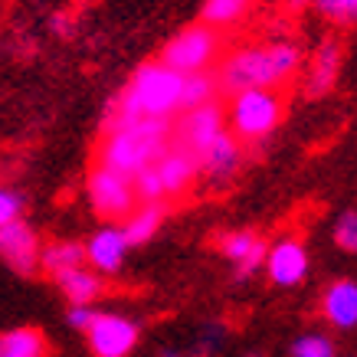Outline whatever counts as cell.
<instances>
[{"label": "cell", "mask_w": 357, "mask_h": 357, "mask_svg": "<svg viewBox=\"0 0 357 357\" xmlns=\"http://www.w3.org/2000/svg\"><path fill=\"white\" fill-rule=\"evenodd\" d=\"M305 56L302 50L289 40L279 43H249L239 46L233 53L220 56L217 63V86L220 92H239V89H279L289 86L298 69H302Z\"/></svg>", "instance_id": "obj_1"}, {"label": "cell", "mask_w": 357, "mask_h": 357, "mask_svg": "<svg viewBox=\"0 0 357 357\" xmlns=\"http://www.w3.org/2000/svg\"><path fill=\"white\" fill-rule=\"evenodd\" d=\"M181 92H184V76L174 73L171 66H164L161 59L138 66L135 76L128 79V86L121 89V96L105 112V128L138 119L171 121L181 112Z\"/></svg>", "instance_id": "obj_2"}, {"label": "cell", "mask_w": 357, "mask_h": 357, "mask_svg": "<svg viewBox=\"0 0 357 357\" xmlns=\"http://www.w3.org/2000/svg\"><path fill=\"white\" fill-rule=\"evenodd\" d=\"M167 148H171V121H125V125H115V128H105V138H102V148H98V164L125 174V177H135L138 171L151 167Z\"/></svg>", "instance_id": "obj_3"}, {"label": "cell", "mask_w": 357, "mask_h": 357, "mask_svg": "<svg viewBox=\"0 0 357 357\" xmlns=\"http://www.w3.org/2000/svg\"><path fill=\"white\" fill-rule=\"evenodd\" d=\"M227 115V131L243 144L269 138L279 128L285 115V98L279 89H239L229 96V105L223 109Z\"/></svg>", "instance_id": "obj_4"}, {"label": "cell", "mask_w": 357, "mask_h": 357, "mask_svg": "<svg viewBox=\"0 0 357 357\" xmlns=\"http://www.w3.org/2000/svg\"><path fill=\"white\" fill-rule=\"evenodd\" d=\"M223 56V36L220 30L206 26V23H194L171 36L161 50V63L171 66L174 73L190 76V73H210Z\"/></svg>", "instance_id": "obj_5"}, {"label": "cell", "mask_w": 357, "mask_h": 357, "mask_svg": "<svg viewBox=\"0 0 357 357\" xmlns=\"http://www.w3.org/2000/svg\"><path fill=\"white\" fill-rule=\"evenodd\" d=\"M89 204L102 220H125L138 206L131 177L96 164L89 174Z\"/></svg>", "instance_id": "obj_6"}, {"label": "cell", "mask_w": 357, "mask_h": 357, "mask_svg": "<svg viewBox=\"0 0 357 357\" xmlns=\"http://www.w3.org/2000/svg\"><path fill=\"white\" fill-rule=\"evenodd\" d=\"M82 335H86L89 351L96 357H128L135 351V344H138L141 331L131 318L96 312V318L89 321V328Z\"/></svg>", "instance_id": "obj_7"}, {"label": "cell", "mask_w": 357, "mask_h": 357, "mask_svg": "<svg viewBox=\"0 0 357 357\" xmlns=\"http://www.w3.org/2000/svg\"><path fill=\"white\" fill-rule=\"evenodd\" d=\"M223 128H227L223 105L220 102H206V105H197V109L184 112V119L171 128V138L177 148H184V151H190L197 158Z\"/></svg>", "instance_id": "obj_8"}, {"label": "cell", "mask_w": 357, "mask_h": 357, "mask_svg": "<svg viewBox=\"0 0 357 357\" xmlns=\"http://www.w3.org/2000/svg\"><path fill=\"white\" fill-rule=\"evenodd\" d=\"M40 249H43V243L23 217L0 227V259L17 275H36L40 272Z\"/></svg>", "instance_id": "obj_9"}, {"label": "cell", "mask_w": 357, "mask_h": 357, "mask_svg": "<svg viewBox=\"0 0 357 357\" xmlns=\"http://www.w3.org/2000/svg\"><path fill=\"white\" fill-rule=\"evenodd\" d=\"M239 164H243V141H236L227 128L197 154V171H200V177L213 181V184H223L229 177H236Z\"/></svg>", "instance_id": "obj_10"}, {"label": "cell", "mask_w": 357, "mask_h": 357, "mask_svg": "<svg viewBox=\"0 0 357 357\" xmlns=\"http://www.w3.org/2000/svg\"><path fill=\"white\" fill-rule=\"evenodd\" d=\"M266 269H269V279L275 285H282V289L298 285L308 275V249H305V243L295 236L279 239L266 252Z\"/></svg>", "instance_id": "obj_11"}, {"label": "cell", "mask_w": 357, "mask_h": 357, "mask_svg": "<svg viewBox=\"0 0 357 357\" xmlns=\"http://www.w3.org/2000/svg\"><path fill=\"white\" fill-rule=\"evenodd\" d=\"M220 252L229 259L236 279H249L252 272L262 269L269 246H266V239H262L259 233H252V229H233L227 236H220Z\"/></svg>", "instance_id": "obj_12"}, {"label": "cell", "mask_w": 357, "mask_h": 357, "mask_svg": "<svg viewBox=\"0 0 357 357\" xmlns=\"http://www.w3.org/2000/svg\"><path fill=\"white\" fill-rule=\"evenodd\" d=\"M154 171H158V177H161V190L164 197H184L190 187H194V181L200 177V171H197V158L190 151H184V148H177L171 141V148L154 161Z\"/></svg>", "instance_id": "obj_13"}, {"label": "cell", "mask_w": 357, "mask_h": 357, "mask_svg": "<svg viewBox=\"0 0 357 357\" xmlns=\"http://www.w3.org/2000/svg\"><path fill=\"white\" fill-rule=\"evenodd\" d=\"M86 262L98 275H112L125 266V256H128V239L121 233V227H102L92 233L86 246Z\"/></svg>", "instance_id": "obj_14"}, {"label": "cell", "mask_w": 357, "mask_h": 357, "mask_svg": "<svg viewBox=\"0 0 357 357\" xmlns=\"http://www.w3.org/2000/svg\"><path fill=\"white\" fill-rule=\"evenodd\" d=\"M341 43L337 40H325V43L314 50L312 63H308V73H305V98H321L335 89L337 76H341Z\"/></svg>", "instance_id": "obj_15"}, {"label": "cell", "mask_w": 357, "mask_h": 357, "mask_svg": "<svg viewBox=\"0 0 357 357\" xmlns=\"http://www.w3.org/2000/svg\"><path fill=\"white\" fill-rule=\"evenodd\" d=\"M321 314L341 331L357 328V282L351 279L331 282L325 298H321Z\"/></svg>", "instance_id": "obj_16"}, {"label": "cell", "mask_w": 357, "mask_h": 357, "mask_svg": "<svg viewBox=\"0 0 357 357\" xmlns=\"http://www.w3.org/2000/svg\"><path fill=\"white\" fill-rule=\"evenodd\" d=\"M53 282L59 285V292L69 298V305H92L98 295L105 292L102 275L96 269H89V266H76V269L59 272Z\"/></svg>", "instance_id": "obj_17"}, {"label": "cell", "mask_w": 357, "mask_h": 357, "mask_svg": "<svg viewBox=\"0 0 357 357\" xmlns=\"http://www.w3.org/2000/svg\"><path fill=\"white\" fill-rule=\"evenodd\" d=\"M0 357H50V341L33 325L7 328L0 331Z\"/></svg>", "instance_id": "obj_18"}, {"label": "cell", "mask_w": 357, "mask_h": 357, "mask_svg": "<svg viewBox=\"0 0 357 357\" xmlns=\"http://www.w3.org/2000/svg\"><path fill=\"white\" fill-rule=\"evenodd\" d=\"M76 266H86V249L82 243H73V239H56V243H46L40 249V269L56 279L59 272L76 269Z\"/></svg>", "instance_id": "obj_19"}, {"label": "cell", "mask_w": 357, "mask_h": 357, "mask_svg": "<svg viewBox=\"0 0 357 357\" xmlns=\"http://www.w3.org/2000/svg\"><path fill=\"white\" fill-rule=\"evenodd\" d=\"M161 220H164V204H141V206H135L128 217H125V227H121V233H125V239H128V246H141V243H148V239L158 233Z\"/></svg>", "instance_id": "obj_20"}, {"label": "cell", "mask_w": 357, "mask_h": 357, "mask_svg": "<svg viewBox=\"0 0 357 357\" xmlns=\"http://www.w3.org/2000/svg\"><path fill=\"white\" fill-rule=\"evenodd\" d=\"M252 7H256V0H204L200 23L213 26V30H223V26L239 23Z\"/></svg>", "instance_id": "obj_21"}, {"label": "cell", "mask_w": 357, "mask_h": 357, "mask_svg": "<svg viewBox=\"0 0 357 357\" xmlns=\"http://www.w3.org/2000/svg\"><path fill=\"white\" fill-rule=\"evenodd\" d=\"M217 76L213 73H190L184 76V92H181V112L206 105V102H217Z\"/></svg>", "instance_id": "obj_22"}, {"label": "cell", "mask_w": 357, "mask_h": 357, "mask_svg": "<svg viewBox=\"0 0 357 357\" xmlns=\"http://www.w3.org/2000/svg\"><path fill=\"white\" fill-rule=\"evenodd\" d=\"M312 7L331 26H357V0H312Z\"/></svg>", "instance_id": "obj_23"}, {"label": "cell", "mask_w": 357, "mask_h": 357, "mask_svg": "<svg viewBox=\"0 0 357 357\" xmlns=\"http://www.w3.org/2000/svg\"><path fill=\"white\" fill-rule=\"evenodd\" d=\"M131 187H135V197H138V204H164L161 177H158V171H154V164L135 174V177H131Z\"/></svg>", "instance_id": "obj_24"}, {"label": "cell", "mask_w": 357, "mask_h": 357, "mask_svg": "<svg viewBox=\"0 0 357 357\" xmlns=\"http://www.w3.org/2000/svg\"><path fill=\"white\" fill-rule=\"evenodd\" d=\"M292 357H335V344L325 335H302L295 337Z\"/></svg>", "instance_id": "obj_25"}, {"label": "cell", "mask_w": 357, "mask_h": 357, "mask_svg": "<svg viewBox=\"0 0 357 357\" xmlns=\"http://www.w3.org/2000/svg\"><path fill=\"white\" fill-rule=\"evenodd\" d=\"M335 243L344 252H354L357 256V210L341 213V220L335 223Z\"/></svg>", "instance_id": "obj_26"}, {"label": "cell", "mask_w": 357, "mask_h": 357, "mask_svg": "<svg viewBox=\"0 0 357 357\" xmlns=\"http://www.w3.org/2000/svg\"><path fill=\"white\" fill-rule=\"evenodd\" d=\"M20 217H23V197L17 190H10V187L0 184V227Z\"/></svg>", "instance_id": "obj_27"}, {"label": "cell", "mask_w": 357, "mask_h": 357, "mask_svg": "<svg viewBox=\"0 0 357 357\" xmlns=\"http://www.w3.org/2000/svg\"><path fill=\"white\" fill-rule=\"evenodd\" d=\"M223 341V328H204V335L197 337V357H210Z\"/></svg>", "instance_id": "obj_28"}, {"label": "cell", "mask_w": 357, "mask_h": 357, "mask_svg": "<svg viewBox=\"0 0 357 357\" xmlns=\"http://www.w3.org/2000/svg\"><path fill=\"white\" fill-rule=\"evenodd\" d=\"M66 318H69V325L76 328V331H86V328H89V321L96 318V312H92L89 305H73V308H69V314H66Z\"/></svg>", "instance_id": "obj_29"}, {"label": "cell", "mask_w": 357, "mask_h": 357, "mask_svg": "<svg viewBox=\"0 0 357 357\" xmlns=\"http://www.w3.org/2000/svg\"><path fill=\"white\" fill-rule=\"evenodd\" d=\"M246 357H259V354H246Z\"/></svg>", "instance_id": "obj_30"}]
</instances>
